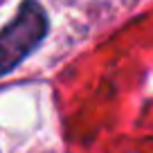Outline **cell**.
Returning <instances> with one entry per match:
<instances>
[{
	"instance_id": "6da1fadb",
	"label": "cell",
	"mask_w": 153,
	"mask_h": 153,
	"mask_svg": "<svg viewBox=\"0 0 153 153\" xmlns=\"http://www.w3.org/2000/svg\"><path fill=\"white\" fill-rule=\"evenodd\" d=\"M48 34V16L36 0H25L14 20L0 29V76L25 61Z\"/></svg>"
}]
</instances>
